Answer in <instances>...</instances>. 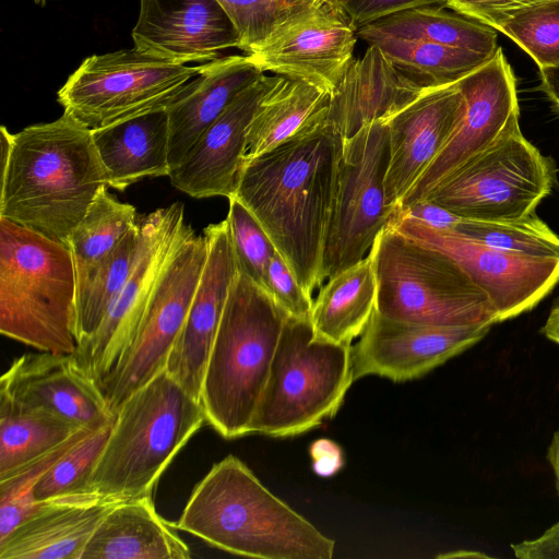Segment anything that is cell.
Wrapping results in <instances>:
<instances>
[{
    "instance_id": "6da1fadb",
    "label": "cell",
    "mask_w": 559,
    "mask_h": 559,
    "mask_svg": "<svg viewBox=\"0 0 559 559\" xmlns=\"http://www.w3.org/2000/svg\"><path fill=\"white\" fill-rule=\"evenodd\" d=\"M343 138L325 121L243 159L235 193L266 231L301 287L323 284L322 255Z\"/></svg>"
},
{
    "instance_id": "52a82bcc",
    "label": "cell",
    "mask_w": 559,
    "mask_h": 559,
    "mask_svg": "<svg viewBox=\"0 0 559 559\" xmlns=\"http://www.w3.org/2000/svg\"><path fill=\"white\" fill-rule=\"evenodd\" d=\"M369 254L380 316L428 326L499 323L486 294L447 253L388 225Z\"/></svg>"
},
{
    "instance_id": "44dd1931",
    "label": "cell",
    "mask_w": 559,
    "mask_h": 559,
    "mask_svg": "<svg viewBox=\"0 0 559 559\" xmlns=\"http://www.w3.org/2000/svg\"><path fill=\"white\" fill-rule=\"evenodd\" d=\"M134 48L165 61L210 62L238 47V34L218 0H140Z\"/></svg>"
},
{
    "instance_id": "ac0fdd59",
    "label": "cell",
    "mask_w": 559,
    "mask_h": 559,
    "mask_svg": "<svg viewBox=\"0 0 559 559\" xmlns=\"http://www.w3.org/2000/svg\"><path fill=\"white\" fill-rule=\"evenodd\" d=\"M0 395L29 409L62 417L97 430L116 414L75 353H27L16 357L0 379Z\"/></svg>"
},
{
    "instance_id": "836d02e7",
    "label": "cell",
    "mask_w": 559,
    "mask_h": 559,
    "mask_svg": "<svg viewBox=\"0 0 559 559\" xmlns=\"http://www.w3.org/2000/svg\"><path fill=\"white\" fill-rule=\"evenodd\" d=\"M141 245V227H132L76 296L78 346L100 325L112 300L129 278Z\"/></svg>"
},
{
    "instance_id": "4dcf8cb0",
    "label": "cell",
    "mask_w": 559,
    "mask_h": 559,
    "mask_svg": "<svg viewBox=\"0 0 559 559\" xmlns=\"http://www.w3.org/2000/svg\"><path fill=\"white\" fill-rule=\"evenodd\" d=\"M357 37L378 46L403 74L424 88L456 83L492 58L421 39L379 34Z\"/></svg>"
},
{
    "instance_id": "8d00e7d4",
    "label": "cell",
    "mask_w": 559,
    "mask_h": 559,
    "mask_svg": "<svg viewBox=\"0 0 559 559\" xmlns=\"http://www.w3.org/2000/svg\"><path fill=\"white\" fill-rule=\"evenodd\" d=\"M92 431L79 430L50 452L0 478V540L40 509L43 503L33 499L35 485L68 450Z\"/></svg>"
},
{
    "instance_id": "5bb4252c",
    "label": "cell",
    "mask_w": 559,
    "mask_h": 559,
    "mask_svg": "<svg viewBox=\"0 0 559 559\" xmlns=\"http://www.w3.org/2000/svg\"><path fill=\"white\" fill-rule=\"evenodd\" d=\"M141 245L132 272L95 333L75 355L100 386L127 354L160 270L183 226L185 206L175 202L142 216Z\"/></svg>"
},
{
    "instance_id": "7bdbcfd3",
    "label": "cell",
    "mask_w": 559,
    "mask_h": 559,
    "mask_svg": "<svg viewBox=\"0 0 559 559\" xmlns=\"http://www.w3.org/2000/svg\"><path fill=\"white\" fill-rule=\"evenodd\" d=\"M549 0H448L445 8L492 28L514 14Z\"/></svg>"
},
{
    "instance_id": "f35d334b",
    "label": "cell",
    "mask_w": 559,
    "mask_h": 559,
    "mask_svg": "<svg viewBox=\"0 0 559 559\" xmlns=\"http://www.w3.org/2000/svg\"><path fill=\"white\" fill-rule=\"evenodd\" d=\"M496 29L528 53L539 69L559 63V0L527 8Z\"/></svg>"
},
{
    "instance_id": "3957f363",
    "label": "cell",
    "mask_w": 559,
    "mask_h": 559,
    "mask_svg": "<svg viewBox=\"0 0 559 559\" xmlns=\"http://www.w3.org/2000/svg\"><path fill=\"white\" fill-rule=\"evenodd\" d=\"M224 551L260 559H331L335 540L273 495L237 456L215 463L173 524Z\"/></svg>"
},
{
    "instance_id": "9c48e42d",
    "label": "cell",
    "mask_w": 559,
    "mask_h": 559,
    "mask_svg": "<svg viewBox=\"0 0 559 559\" xmlns=\"http://www.w3.org/2000/svg\"><path fill=\"white\" fill-rule=\"evenodd\" d=\"M554 182L552 160L526 140L518 115L492 144L448 174L425 199L464 219H518L535 213Z\"/></svg>"
},
{
    "instance_id": "83f0119b",
    "label": "cell",
    "mask_w": 559,
    "mask_h": 559,
    "mask_svg": "<svg viewBox=\"0 0 559 559\" xmlns=\"http://www.w3.org/2000/svg\"><path fill=\"white\" fill-rule=\"evenodd\" d=\"M331 94L304 81L276 76L262 95L247 130L243 159L325 121Z\"/></svg>"
},
{
    "instance_id": "8992f818",
    "label": "cell",
    "mask_w": 559,
    "mask_h": 559,
    "mask_svg": "<svg viewBox=\"0 0 559 559\" xmlns=\"http://www.w3.org/2000/svg\"><path fill=\"white\" fill-rule=\"evenodd\" d=\"M206 423L202 404L165 369L118 408L91 486L120 499L147 493L189 439Z\"/></svg>"
},
{
    "instance_id": "8fae6325",
    "label": "cell",
    "mask_w": 559,
    "mask_h": 559,
    "mask_svg": "<svg viewBox=\"0 0 559 559\" xmlns=\"http://www.w3.org/2000/svg\"><path fill=\"white\" fill-rule=\"evenodd\" d=\"M390 162L388 121H373L343 139L336 192L326 231L322 278L362 260L394 211L386 203Z\"/></svg>"
},
{
    "instance_id": "d6986e66",
    "label": "cell",
    "mask_w": 559,
    "mask_h": 559,
    "mask_svg": "<svg viewBox=\"0 0 559 559\" xmlns=\"http://www.w3.org/2000/svg\"><path fill=\"white\" fill-rule=\"evenodd\" d=\"M203 234L207 240L206 262L165 367L199 402L209 356L238 273L227 219L207 225Z\"/></svg>"
},
{
    "instance_id": "ba28073f",
    "label": "cell",
    "mask_w": 559,
    "mask_h": 559,
    "mask_svg": "<svg viewBox=\"0 0 559 559\" xmlns=\"http://www.w3.org/2000/svg\"><path fill=\"white\" fill-rule=\"evenodd\" d=\"M352 346L316 337L310 319L287 316L249 432L294 437L335 416L355 382Z\"/></svg>"
},
{
    "instance_id": "7402d4cb",
    "label": "cell",
    "mask_w": 559,
    "mask_h": 559,
    "mask_svg": "<svg viewBox=\"0 0 559 559\" xmlns=\"http://www.w3.org/2000/svg\"><path fill=\"white\" fill-rule=\"evenodd\" d=\"M277 75L262 74L242 88L204 131L168 178L195 199L231 198L247 147V130L259 100Z\"/></svg>"
},
{
    "instance_id": "1f68e13d",
    "label": "cell",
    "mask_w": 559,
    "mask_h": 559,
    "mask_svg": "<svg viewBox=\"0 0 559 559\" xmlns=\"http://www.w3.org/2000/svg\"><path fill=\"white\" fill-rule=\"evenodd\" d=\"M136 224V211L133 205L117 200L108 191V186L99 189L66 243L74 262L76 296Z\"/></svg>"
},
{
    "instance_id": "603a6c76",
    "label": "cell",
    "mask_w": 559,
    "mask_h": 559,
    "mask_svg": "<svg viewBox=\"0 0 559 559\" xmlns=\"http://www.w3.org/2000/svg\"><path fill=\"white\" fill-rule=\"evenodd\" d=\"M427 90L403 74L378 46L368 45L332 93L325 122L347 139L373 121H388Z\"/></svg>"
},
{
    "instance_id": "4fadbf2b",
    "label": "cell",
    "mask_w": 559,
    "mask_h": 559,
    "mask_svg": "<svg viewBox=\"0 0 559 559\" xmlns=\"http://www.w3.org/2000/svg\"><path fill=\"white\" fill-rule=\"evenodd\" d=\"M390 226L451 257L486 294L498 322L538 305L559 283V258H534L492 248L455 233L394 214Z\"/></svg>"
},
{
    "instance_id": "9a60e30c",
    "label": "cell",
    "mask_w": 559,
    "mask_h": 559,
    "mask_svg": "<svg viewBox=\"0 0 559 559\" xmlns=\"http://www.w3.org/2000/svg\"><path fill=\"white\" fill-rule=\"evenodd\" d=\"M357 39L349 20L326 0L288 20L247 56L264 73L332 95L354 59Z\"/></svg>"
},
{
    "instance_id": "681fc988",
    "label": "cell",
    "mask_w": 559,
    "mask_h": 559,
    "mask_svg": "<svg viewBox=\"0 0 559 559\" xmlns=\"http://www.w3.org/2000/svg\"><path fill=\"white\" fill-rule=\"evenodd\" d=\"M547 460L554 474L555 488L559 499V429L555 431L548 445Z\"/></svg>"
},
{
    "instance_id": "60d3db41",
    "label": "cell",
    "mask_w": 559,
    "mask_h": 559,
    "mask_svg": "<svg viewBox=\"0 0 559 559\" xmlns=\"http://www.w3.org/2000/svg\"><path fill=\"white\" fill-rule=\"evenodd\" d=\"M265 290L287 316L299 319L311 318L312 296L301 287L278 251L270 260Z\"/></svg>"
},
{
    "instance_id": "b9f144b4",
    "label": "cell",
    "mask_w": 559,
    "mask_h": 559,
    "mask_svg": "<svg viewBox=\"0 0 559 559\" xmlns=\"http://www.w3.org/2000/svg\"><path fill=\"white\" fill-rule=\"evenodd\" d=\"M337 5L356 28L381 17L419 7H445L448 0H330Z\"/></svg>"
},
{
    "instance_id": "5b68a950",
    "label": "cell",
    "mask_w": 559,
    "mask_h": 559,
    "mask_svg": "<svg viewBox=\"0 0 559 559\" xmlns=\"http://www.w3.org/2000/svg\"><path fill=\"white\" fill-rule=\"evenodd\" d=\"M76 273L69 248L0 218V332L41 352L78 349Z\"/></svg>"
},
{
    "instance_id": "7c38bea8",
    "label": "cell",
    "mask_w": 559,
    "mask_h": 559,
    "mask_svg": "<svg viewBox=\"0 0 559 559\" xmlns=\"http://www.w3.org/2000/svg\"><path fill=\"white\" fill-rule=\"evenodd\" d=\"M207 258V240L185 224L157 277L136 334L100 389L116 414L123 402L166 367Z\"/></svg>"
},
{
    "instance_id": "d4e9b609",
    "label": "cell",
    "mask_w": 559,
    "mask_h": 559,
    "mask_svg": "<svg viewBox=\"0 0 559 559\" xmlns=\"http://www.w3.org/2000/svg\"><path fill=\"white\" fill-rule=\"evenodd\" d=\"M264 72L247 55L223 56L205 62L180 96L167 108L170 171L218 118L233 98Z\"/></svg>"
},
{
    "instance_id": "277c9868",
    "label": "cell",
    "mask_w": 559,
    "mask_h": 559,
    "mask_svg": "<svg viewBox=\"0 0 559 559\" xmlns=\"http://www.w3.org/2000/svg\"><path fill=\"white\" fill-rule=\"evenodd\" d=\"M287 314L238 270L201 390L206 423L225 439L249 435Z\"/></svg>"
},
{
    "instance_id": "7dc6e473",
    "label": "cell",
    "mask_w": 559,
    "mask_h": 559,
    "mask_svg": "<svg viewBox=\"0 0 559 559\" xmlns=\"http://www.w3.org/2000/svg\"><path fill=\"white\" fill-rule=\"evenodd\" d=\"M542 87L559 110V63L539 69Z\"/></svg>"
},
{
    "instance_id": "cb8c5ba5",
    "label": "cell",
    "mask_w": 559,
    "mask_h": 559,
    "mask_svg": "<svg viewBox=\"0 0 559 559\" xmlns=\"http://www.w3.org/2000/svg\"><path fill=\"white\" fill-rule=\"evenodd\" d=\"M122 500L88 492L43 502L0 540V559H80L99 523Z\"/></svg>"
},
{
    "instance_id": "d590c367",
    "label": "cell",
    "mask_w": 559,
    "mask_h": 559,
    "mask_svg": "<svg viewBox=\"0 0 559 559\" xmlns=\"http://www.w3.org/2000/svg\"><path fill=\"white\" fill-rule=\"evenodd\" d=\"M114 423L92 431L68 450L37 481L33 499L43 503L52 499L96 492L91 478Z\"/></svg>"
},
{
    "instance_id": "f6af8a7d",
    "label": "cell",
    "mask_w": 559,
    "mask_h": 559,
    "mask_svg": "<svg viewBox=\"0 0 559 559\" xmlns=\"http://www.w3.org/2000/svg\"><path fill=\"white\" fill-rule=\"evenodd\" d=\"M312 469L320 477H331L344 466V454L341 447L331 439L320 438L309 447Z\"/></svg>"
},
{
    "instance_id": "f546056e",
    "label": "cell",
    "mask_w": 559,
    "mask_h": 559,
    "mask_svg": "<svg viewBox=\"0 0 559 559\" xmlns=\"http://www.w3.org/2000/svg\"><path fill=\"white\" fill-rule=\"evenodd\" d=\"M444 8L428 5L395 12L357 28L356 34L421 39L493 57L499 48L496 29Z\"/></svg>"
},
{
    "instance_id": "e575fe53",
    "label": "cell",
    "mask_w": 559,
    "mask_h": 559,
    "mask_svg": "<svg viewBox=\"0 0 559 559\" xmlns=\"http://www.w3.org/2000/svg\"><path fill=\"white\" fill-rule=\"evenodd\" d=\"M452 230L503 251L534 258H559V236L535 213L507 221L462 218Z\"/></svg>"
},
{
    "instance_id": "f1b7e54d",
    "label": "cell",
    "mask_w": 559,
    "mask_h": 559,
    "mask_svg": "<svg viewBox=\"0 0 559 559\" xmlns=\"http://www.w3.org/2000/svg\"><path fill=\"white\" fill-rule=\"evenodd\" d=\"M377 300V281L368 253L350 267L328 278L313 301L311 324L314 336L352 344L368 324Z\"/></svg>"
},
{
    "instance_id": "4316f807",
    "label": "cell",
    "mask_w": 559,
    "mask_h": 559,
    "mask_svg": "<svg viewBox=\"0 0 559 559\" xmlns=\"http://www.w3.org/2000/svg\"><path fill=\"white\" fill-rule=\"evenodd\" d=\"M108 186L119 191L145 177L169 176L166 108L92 130Z\"/></svg>"
},
{
    "instance_id": "ee69618b",
    "label": "cell",
    "mask_w": 559,
    "mask_h": 559,
    "mask_svg": "<svg viewBox=\"0 0 559 559\" xmlns=\"http://www.w3.org/2000/svg\"><path fill=\"white\" fill-rule=\"evenodd\" d=\"M511 549L519 559H559V521L537 538L512 544Z\"/></svg>"
},
{
    "instance_id": "484cf974",
    "label": "cell",
    "mask_w": 559,
    "mask_h": 559,
    "mask_svg": "<svg viewBox=\"0 0 559 559\" xmlns=\"http://www.w3.org/2000/svg\"><path fill=\"white\" fill-rule=\"evenodd\" d=\"M160 518L152 493L124 499L94 531L80 559H188L189 546Z\"/></svg>"
},
{
    "instance_id": "d6a6232c",
    "label": "cell",
    "mask_w": 559,
    "mask_h": 559,
    "mask_svg": "<svg viewBox=\"0 0 559 559\" xmlns=\"http://www.w3.org/2000/svg\"><path fill=\"white\" fill-rule=\"evenodd\" d=\"M81 429L57 415L21 407L0 395V478L50 452Z\"/></svg>"
},
{
    "instance_id": "7a4b0ae2",
    "label": "cell",
    "mask_w": 559,
    "mask_h": 559,
    "mask_svg": "<svg viewBox=\"0 0 559 559\" xmlns=\"http://www.w3.org/2000/svg\"><path fill=\"white\" fill-rule=\"evenodd\" d=\"M105 186L92 130L63 111L13 133L0 175V218L66 245Z\"/></svg>"
},
{
    "instance_id": "c3c4849f",
    "label": "cell",
    "mask_w": 559,
    "mask_h": 559,
    "mask_svg": "<svg viewBox=\"0 0 559 559\" xmlns=\"http://www.w3.org/2000/svg\"><path fill=\"white\" fill-rule=\"evenodd\" d=\"M540 331L549 341L559 345V299L552 305Z\"/></svg>"
},
{
    "instance_id": "e0dca14e",
    "label": "cell",
    "mask_w": 559,
    "mask_h": 559,
    "mask_svg": "<svg viewBox=\"0 0 559 559\" xmlns=\"http://www.w3.org/2000/svg\"><path fill=\"white\" fill-rule=\"evenodd\" d=\"M456 83L466 102L464 118L396 211L425 199L448 174L492 144L519 115L516 81L501 47Z\"/></svg>"
},
{
    "instance_id": "30bf717a",
    "label": "cell",
    "mask_w": 559,
    "mask_h": 559,
    "mask_svg": "<svg viewBox=\"0 0 559 559\" xmlns=\"http://www.w3.org/2000/svg\"><path fill=\"white\" fill-rule=\"evenodd\" d=\"M205 63L179 64L134 47L83 60L57 93L63 111L91 130L167 108Z\"/></svg>"
},
{
    "instance_id": "ab89813d",
    "label": "cell",
    "mask_w": 559,
    "mask_h": 559,
    "mask_svg": "<svg viewBox=\"0 0 559 559\" xmlns=\"http://www.w3.org/2000/svg\"><path fill=\"white\" fill-rule=\"evenodd\" d=\"M228 201L226 219L238 270L265 289L267 266L277 250L252 213L237 198Z\"/></svg>"
},
{
    "instance_id": "2e32d148",
    "label": "cell",
    "mask_w": 559,
    "mask_h": 559,
    "mask_svg": "<svg viewBox=\"0 0 559 559\" xmlns=\"http://www.w3.org/2000/svg\"><path fill=\"white\" fill-rule=\"evenodd\" d=\"M491 326L419 325L388 319L374 310L352 346L354 380L378 376L403 382L423 377L481 341Z\"/></svg>"
},
{
    "instance_id": "74e56055",
    "label": "cell",
    "mask_w": 559,
    "mask_h": 559,
    "mask_svg": "<svg viewBox=\"0 0 559 559\" xmlns=\"http://www.w3.org/2000/svg\"><path fill=\"white\" fill-rule=\"evenodd\" d=\"M326 0H218L238 34L237 49L250 53L292 17Z\"/></svg>"
},
{
    "instance_id": "bcb514c9",
    "label": "cell",
    "mask_w": 559,
    "mask_h": 559,
    "mask_svg": "<svg viewBox=\"0 0 559 559\" xmlns=\"http://www.w3.org/2000/svg\"><path fill=\"white\" fill-rule=\"evenodd\" d=\"M394 214L409 217L438 229H452L462 218L429 200H420Z\"/></svg>"
},
{
    "instance_id": "ffe728a7",
    "label": "cell",
    "mask_w": 559,
    "mask_h": 559,
    "mask_svg": "<svg viewBox=\"0 0 559 559\" xmlns=\"http://www.w3.org/2000/svg\"><path fill=\"white\" fill-rule=\"evenodd\" d=\"M465 97L457 83L432 87L388 120V205L394 211L462 122Z\"/></svg>"
}]
</instances>
